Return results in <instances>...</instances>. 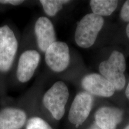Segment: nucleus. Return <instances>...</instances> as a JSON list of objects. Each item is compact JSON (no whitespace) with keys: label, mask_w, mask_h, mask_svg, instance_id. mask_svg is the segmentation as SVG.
<instances>
[{"label":"nucleus","mask_w":129,"mask_h":129,"mask_svg":"<svg viewBox=\"0 0 129 129\" xmlns=\"http://www.w3.org/2000/svg\"><path fill=\"white\" fill-rule=\"evenodd\" d=\"M19 41L10 26H0V74L7 75L12 70L19 52Z\"/></svg>","instance_id":"obj_1"},{"label":"nucleus","mask_w":129,"mask_h":129,"mask_svg":"<svg viewBox=\"0 0 129 129\" xmlns=\"http://www.w3.org/2000/svg\"><path fill=\"white\" fill-rule=\"evenodd\" d=\"M69 97L67 85L62 81H58L44 93L42 103L56 120H60L65 114V107Z\"/></svg>","instance_id":"obj_2"},{"label":"nucleus","mask_w":129,"mask_h":129,"mask_svg":"<svg viewBox=\"0 0 129 129\" xmlns=\"http://www.w3.org/2000/svg\"><path fill=\"white\" fill-rule=\"evenodd\" d=\"M104 24V18L93 13L84 16L77 24L74 34L77 46L83 48L92 46Z\"/></svg>","instance_id":"obj_3"},{"label":"nucleus","mask_w":129,"mask_h":129,"mask_svg":"<svg viewBox=\"0 0 129 129\" xmlns=\"http://www.w3.org/2000/svg\"><path fill=\"white\" fill-rule=\"evenodd\" d=\"M126 62L124 56L120 51L114 50L108 59L99 64V72L114 87L115 90H121L125 85L124 72Z\"/></svg>","instance_id":"obj_4"},{"label":"nucleus","mask_w":129,"mask_h":129,"mask_svg":"<svg viewBox=\"0 0 129 129\" xmlns=\"http://www.w3.org/2000/svg\"><path fill=\"white\" fill-rule=\"evenodd\" d=\"M41 60L40 52L35 48H28L19 54L15 68L16 78L19 83H28L34 76Z\"/></svg>","instance_id":"obj_5"},{"label":"nucleus","mask_w":129,"mask_h":129,"mask_svg":"<svg viewBox=\"0 0 129 129\" xmlns=\"http://www.w3.org/2000/svg\"><path fill=\"white\" fill-rule=\"evenodd\" d=\"M46 65L52 71L60 73L68 68L71 61L68 45L63 41H56L44 53Z\"/></svg>","instance_id":"obj_6"},{"label":"nucleus","mask_w":129,"mask_h":129,"mask_svg":"<svg viewBox=\"0 0 129 129\" xmlns=\"http://www.w3.org/2000/svg\"><path fill=\"white\" fill-rule=\"evenodd\" d=\"M34 35L37 50L43 53L57 41L54 25L47 16H42L37 18L34 25Z\"/></svg>","instance_id":"obj_7"},{"label":"nucleus","mask_w":129,"mask_h":129,"mask_svg":"<svg viewBox=\"0 0 129 129\" xmlns=\"http://www.w3.org/2000/svg\"><path fill=\"white\" fill-rule=\"evenodd\" d=\"M94 99L86 91H81L75 96L68 113V120L76 127L86 120L92 109Z\"/></svg>","instance_id":"obj_8"},{"label":"nucleus","mask_w":129,"mask_h":129,"mask_svg":"<svg viewBox=\"0 0 129 129\" xmlns=\"http://www.w3.org/2000/svg\"><path fill=\"white\" fill-rule=\"evenodd\" d=\"M81 86L85 91L91 95L109 98L115 93L113 85L101 74L93 73L85 75L81 81Z\"/></svg>","instance_id":"obj_9"},{"label":"nucleus","mask_w":129,"mask_h":129,"mask_svg":"<svg viewBox=\"0 0 129 129\" xmlns=\"http://www.w3.org/2000/svg\"><path fill=\"white\" fill-rule=\"evenodd\" d=\"M28 120L26 111L20 108L7 106L0 110V129H21Z\"/></svg>","instance_id":"obj_10"},{"label":"nucleus","mask_w":129,"mask_h":129,"mask_svg":"<svg viewBox=\"0 0 129 129\" xmlns=\"http://www.w3.org/2000/svg\"><path fill=\"white\" fill-rule=\"evenodd\" d=\"M124 112L115 107L104 106L94 114V123L100 129H116L121 122Z\"/></svg>","instance_id":"obj_11"},{"label":"nucleus","mask_w":129,"mask_h":129,"mask_svg":"<svg viewBox=\"0 0 129 129\" xmlns=\"http://www.w3.org/2000/svg\"><path fill=\"white\" fill-rule=\"evenodd\" d=\"M118 1L115 0H91L90 1L93 13L99 16H108L117 9Z\"/></svg>","instance_id":"obj_12"},{"label":"nucleus","mask_w":129,"mask_h":129,"mask_svg":"<svg viewBox=\"0 0 129 129\" xmlns=\"http://www.w3.org/2000/svg\"><path fill=\"white\" fill-rule=\"evenodd\" d=\"M71 1L67 0H41V5L44 13L48 17H54L63 9L64 5L68 4Z\"/></svg>","instance_id":"obj_13"},{"label":"nucleus","mask_w":129,"mask_h":129,"mask_svg":"<svg viewBox=\"0 0 129 129\" xmlns=\"http://www.w3.org/2000/svg\"><path fill=\"white\" fill-rule=\"evenodd\" d=\"M26 129H53L51 125L42 118L34 116L28 119Z\"/></svg>","instance_id":"obj_14"},{"label":"nucleus","mask_w":129,"mask_h":129,"mask_svg":"<svg viewBox=\"0 0 129 129\" xmlns=\"http://www.w3.org/2000/svg\"><path fill=\"white\" fill-rule=\"evenodd\" d=\"M120 16L124 22L129 23V0L126 1L121 10Z\"/></svg>","instance_id":"obj_15"},{"label":"nucleus","mask_w":129,"mask_h":129,"mask_svg":"<svg viewBox=\"0 0 129 129\" xmlns=\"http://www.w3.org/2000/svg\"><path fill=\"white\" fill-rule=\"evenodd\" d=\"M24 3L23 0H0V5L7 6H19Z\"/></svg>","instance_id":"obj_16"},{"label":"nucleus","mask_w":129,"mask_h":129,"mask_svg":"<svg viewBox=\"0 0 129 129\" xmlns=\"http://www.w3.org/2000/svg\"><path fill=\"white\" fill-rule=\"evenodd\" d=\"M125 96L127 98V99L129 100V81L128 83V85H127L126 90H125Z\"/></svg>","instance_id":"obj_17"},{"label":"nucleus","mask_w":129,"mask_h":129,"mask_svg":"<svg viewBox=\"0 0 129 129\" xmlns=\"http://www.w3.org/2000/svg\"><path fill=\"white\" fill-rule=\"evenodd\" d=\"M88 129H100V128L98 127V125H97L96 124L94 123Z\"/></svg>","instance_id":"obj_18"},{"label":"nucleus","mask_w":129,"mask_h":129,"mask_svg":"<svg viewBox=\"0 0 129 129\" xmlns=\"http://www.w3.org/2000/svg\"><path fill=\"white\" fill-rule=\"evenodd\" d=\"M126 34H127V36L128 38H129V23H128V25H127V27H126Z\"/></svg>","instance_id":"obj_19"},{"label":"nucleus","mask_w":129,"mask_h":129,"mask_svg":"<svg viewBox=\"0 0 129 129\" xmlns=\"http://www.w3.org/2000/svg\"><path fill=\"white\" fill-rule=\"evenodd\" d=\"M124 129H129V125H127V126L125 127Z\"/></svg>","instance_id":"obj_20"}]
</instances>
